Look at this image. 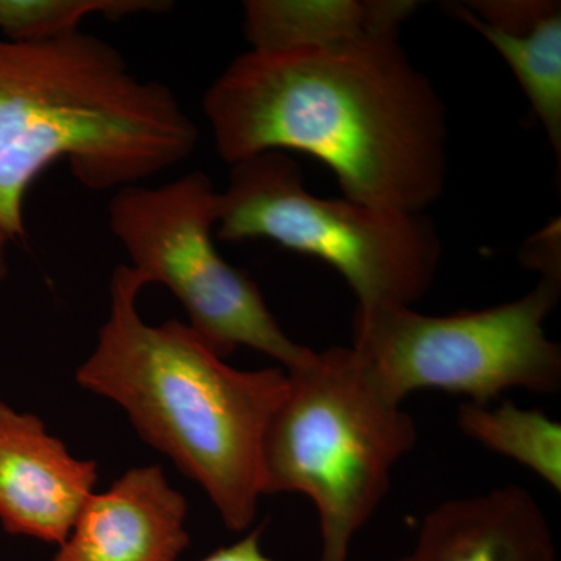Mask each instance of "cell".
Segmentation results:
<instances>
[{"label":"cell","mask_w":561,"mask_h":561,"mask_svg":"<svg viewBox=\"0 0 561 561\" xmlns=\"http://www.w3.org/2000/svg\"><path fill=\"white\" fill-rule=\"evenodd\" d=\"M203 111L230 165L300 151L335 173L348 201L404 213H423L445 191L448 113L398 33L251 49L210 84Z\"/></svg>","instance_id":"6da1fadb"},{"label":"cell","mask_w":561,"mask_h":561,"mask_svg":"<svg viewBox=\"0 0 561 561\" xmlns=\"http://www.w3.org/2000/svg\"><path fill=\"white\" fill-rule=\"evenodd\" d=\"M144 287L130 265L114 271L108 319L77 382L116 402L144 440L205 490L225 526L245 531L264 496L262 440L289 376L236 370L187 323H147Z\"/></svg>","instance_id":"7a4b0ae2"},{"label":"cell","mask_w":561,"mask_h":561,"mask_svg":"<svg viewBox=\"0 0 561 561\" xmlns=\"http://www.w3.org/2000/svg\"><path fill=\"white\" fill-rule=\"evenodd\" d=\"M198 130L164 83L136 76L110 43L73 32L0 39V228L25 234L24 198L68 160L91 191L122 190L186 161Z\"/></svg>","instance_id":"3957f363"},{"label":"cell","mask_w":561,"mask_h":561,"mask_svg":"<svg viewBox=\"0 0 561 561\" xmlns=\"http://www.w3.org/2000/svg\"><path fill=\"white\" fill-rule=\"evenodd\" d=\"M287 376L262 440V494L308 496L319 515L320 561H348L351 542L378 511L419 431L353 348L313 351Z\"/></svg>","instance_id":"277c9868"},{"label":"cell","mask_w":561,"mask_h":561,"mask_svg":"<svg viewBox=\"0 0 561 561\" xmlns=\"http://www.w3.org/2000/svg\"><path fill=\"white\" fill-rule=\"evenodd\" d=\"M214 234L227 242L268 239L327 262L350 284L357 308H412L431 289L443 251L421 213L316 197L283 151L231 165Z\"/></svg>","instance_id":"5b68a950"},{"label":"cell","mask_w":561,"mask_h":561,"mask_svg":"<svg viewBox=\"0 0 561 561\" xmlns=\"http://www.w3.org/2000/svg\"><path fill=\"white\" fill-rule=\"evenodd\" d=\"M560 294L561 279L542 278L519 300L482 311L434 317L408 306L357 308L351 348L398 404L421 389L467 394L476 404L508 389L556 394L561 348L542 324Z\"/></svg>","instance_id":"8992f818"},{"label":"cell","mask_w":561,"mask_h":561,"mask_svg":"<svg viewBox=\"0 0 561 561\" xmlns=\"http://www.w3.org/2000/svg\"><path fill=\"white\" fill-rule=\"evenodd\" d=\"M217 197L213 180L201 171L157 187H122L110 201V230L146 286L168 287L190 317L187 324L220 357L249 346L294 370L313 351L287 337L257 284L220 256Z\"/></svg>","instance_id":"52a82bcc"},{"label":"cell","mask_w":561,"mask_h":561,"mask_svg":"<svg viewBox=\"0 0 561 561\" xmlns=\"http://www.w3.org/2000/svg\"><path fill=\"white\" fill-rule=\"evenodd\" d=\"M98 479L95 461L73 456L38 416L0 401V523L9 534L60 546Z\"/></svg>","instance_id":"ba28073f"},{"label":"cell","mask_w":561,"mask_h":561,"mask_svg":"<svg viewBox=\"0 0 561 561\" xmlns=\"http://www.w3.org/2000/svg\"><path fill=\"white\" fill-rule=\"evenodd\" d=\"M187 502L160 465L92 493L50 561H176L190 546Z\"/></svg>","instance_id":"9c48e42d"},{"label":"cell","mask_w":561,"mask_h":561,"mask_svg":"<svg viewBox=\"0 0 561 561\" xmlns=\"http://www.w3.org/2000/svg\"><path fill=\"white\" fill-rule=\"evenodd\" d=\"M391 561H557L551 527L529 491L507 485L443 502L411 552Z\"/></svg>","instance_id":"30bf717a"},{"label":"cell","mask_w":561,"mask_h":561,"mask_svg":"<svg viewBox=\"0 0 561 561\" xmlns=\"http://www.w3.org/2000/svg\"><path fill=\"white\" fill-rule=\"evenodd\" d=\"M454 16L489 41L511 66L561 158V7L559 0H478Z\"/></svg>","instance_id":"8fae6325"},{"label":"cell","mask_w":561,"mask_h":561,"mask_svg":"<svg viewBox=\"0 0 561 561\" xmlns=\"http://www.w3.org/2000/svg\"><path fill=\"white\" fill-rule=\"evenodd\" d=\"M419 9L408 0H249L245 32L253 50L332 46L368 33H398Z\"/></svg>","instance_id":"7c38bea8"},{"label":"cell","mask_w":561,"mask_h":561,"mask_svg":"<svg viewBox=\"0 0 561 561\" xmlns=\"http://www.w3.org/2000/svg\"><path fill=\"white\" fill-rule=\"evenodd\" d=\"M457 424L472 440L519 461L560 493V423L540 411H524L504 401L500 408L467 402L457 412Z\"/></svg>","instance_id":"4fadbf2b"},{"label":"cell","mask_w":561,"mask_h":561,"mask_svg":"<svg viewBox=\"0 0 561 561\" xmlns=\"http://www.w3.org/2000/svg\"><path fill=\"white\" fill-rule=\"evenodd\" d=\"M171 7L168 0H0V32L16 43H39L79 32L90 16L119 21Z\"/></svg>","instance_id":"5bb4252c"},{"label":"cell","mask_w":561,"mask_h":561,"mask_svg":"<svg viewBox=\"0 0 561 561\" xmlns=\"http://www.w3.org/2000/svg\"><path fill=\"white\" fill-rule=\"evenodd\" d=\"M524 256L531 268L542 273V278L561 279L560 221H553L551 227L535 236Z\"/></svg>","instance_id":"9a60e30c"},{"label":"cell","mask_w":561,"mask_h":561,"mask_svg":"<svg viewBox=\"0 0 561 561\" xmlns=\"http://www.w3.org/2000/svg\"><path fill=\"white\" fill-rule=\"evenodd\" d=\"M202 561H275L261 548V529L251 530L234 545L210 553Z\"/></svg>","instance_id":"2e32d148"},{"label":"cell","mask_w":561,"mask_h":561,"mask_svg":"<svg viewBox=\"0 0 561 561\" xmlns=\"http://www.w3.org/2000/svg\"><path fill=\"white\" fill-rule=\"evenodd\" d=\"M10 241V236L0 228V280L7 273V249H9Z\"/></svg>","instance_id":"e0dca14e"}]
</instances>
